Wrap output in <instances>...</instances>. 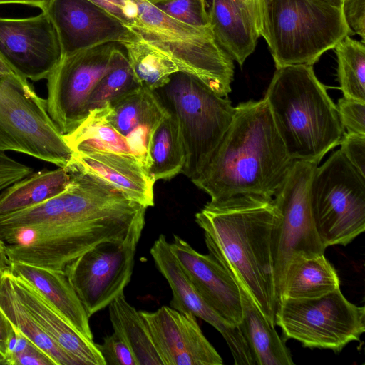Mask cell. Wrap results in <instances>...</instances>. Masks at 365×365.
<instances>
[{
    "label": "cell",
    "mask_w": 365,
    "mask_h": 365,
    "mask_svg": "<svg viewBox=\"0 0 365 365\" xmlns=\"http://www.w3.org/2000/svg\"><path fill=\"white\" fill-rule=\"evenodd\" d=\"M294 160L274 125L267 101L235 106L232 123L210 160L191 181L210 201L250 195L273 198Z\"/></svg>",
    "instance_id": "cell-1"
},
{
    "label": "cell",
    "mask_w": 365,
    "mask_h": 365,
    "mask_svg": "<svg viewBox=\"0 0 365 365\" xmlns=\"http://www.w3.org/2000/svg\"><path fill=\"white\" fill-rule=\"evenodd\" d=\"M277 218L273 198L250 195L210 201L195 214L209 254L241 281L272 326L277 302L272 238Z\"/></svg>",
    "instance_id": "cell-2"
},
{
    "label": "cell",
    "mask_w": 365,
    "mask_h": 365,
    "mask_svg": "<svg viewBox=\"0 0 365 365\" xmlns=\"http://www.w3.org/2000/svg\"><path fill=\"white\" fill-rule=\"evenodd\" d=\"M286 150L294 160L319 163L345 133L336 105L313 66L276 68L264 98Z\"/></svg>",
    "instance_id": "cell-3"
},
{
    "label": "cell",
    "mask_w": 365,
    "mask_h": 365,
    "mask_svg": "<svg viewBox=\"0 0 365 365\" xmlns=\"http://www.w3.org/2000/svg\"><path fill=\"white\" fill-rule=\"evenodd\" d=\"M259 34L276 68L313 66L324 53L353 35L341 6L327 0H261Z\"/></svg>",
    "instance_id": "cell-4"
},
{
    "label": "cell",
    "mask_w": 365,
    "mask_h": 365,
    "mask_svg": "<svg viewBox=\"0 0 365 365\" xmlns=\"http://www.w3.org/2000/svg\"><path fill=\"white\" fill-rule=\"evenodd\" d=\"M134 1L138 16L130 29L170 58L180 72L197 78L217 95L228 97L233 60L216 41L210 25H189L146 0Z\"/></svg>",
    "instance_id": "cell-5"
},
{
    "label": "cell",
    "mask_w": 365,
    "mask_h": 365,
    "mask_svg": "<svg viewBox=\"0 0 365 365\" xmlns=\"http://www.w3.org/2000/svg\"><path fill=\"white\" fill-rule=\"evenodd\" d=\"M66 167L72 150L51 118L46 100L16 73L0 76V151Z\"/></svg>",
    "instance_id": "cell-6"
},
{
    "label": "cell",
    "mask_w": 365,
    "mask_h": 365,
    "mask_svg": "<svg viewBox=\"0 0 365 365\" xmlns=\"http://www.w3.org/2000/svg\"><path fill=\"white\" fill-rule=\"evenodd\" d=\"M185 150L182 174L197 177L210 160L233 119L235 107L203 83L182 72L164 87Z\"/></svg>",
    "instance_id": "cell-7"
},
{
    "label": "cell",
    "mask_w": 365,
    "mask_h": 365,
    "mask_svg": "<svg viewBox=\"0 0 365 365\" xmlns=\"http://www.w3.org/2000/svg\"><path fill=\"white\" fill-rule=\"evenodd\" d=\"M309 202L322 245L346 246L365 230V178L339 149L313 173Z\"/></svg>",
    "instance_id": "cell-8"
},
{
    "label": "cell",
    "mask_w": 365,
    "mask_h": 365,
    "mask_svg": "<svg viewBox=\"0 0 365 365\" xmlns=\"http://www.w3.org/2000/svg\"><path fill=\"white\" fill-rule=\"evenodd\" d=\"M275 325L284 340L338 353L365 331V309L350 302L339 288L319 297L279 302Z\"/></svg>",
    "instance_id": "cell-9"
},
{
    "label": "cell",
    "mask_w": 365,
    "mask_h": 365,
    "mask_svg": "<svg viewBox=\"0 0 365 365\" xmlns=\"http://www.w3.org/2000/svg\"><path fill=\"white\" fill-rule=\"evenodd\" d=\"M145 218V212L140 214L123 239L101 242L66 266L63 271L89 317L108 307L130 282Z\"/></svg>",
    "instance_id": "cell-10"
},
{
    "label": "cell",
    "mask_w": 365,
    "mask_h": 365,
    "mask_svg": "<svg viewBox=\"0 0 365 365\" xmlns=\"http://www.w3.org/2000/svg\"><path fill=\"white\" fill-rule=\"evenodd\" d=\"M318 163L294 160L282 187L273 197L278 212L272 238V257L277 302L284 272L295 257L324 254L314 223L309 186Z\"/></svg>",
    "instance_id": "cell-11"
},
{
    "label": "cell",
    "mask_w": 365,
    "mask_h": 365,
    "mask_svg": "<svg viewBox=\"0 0 365 365\" xmlns=\"http://www.w3.org/2000/svg\"><path fill=\"white\" fill-rule=\"evenodd\" d=\"M121 48L118 43H107L63 55L51 72L47 78V110L63 135L87 118L88 98L114 66Z\"/></svg>",
    "instance_id": "cell-12"
},
{
    "label": "cell",
    "mask_w": 365,
    "mask_h": 365,
    "mask_svg": "<svg viewBox=\"0 0 365 365\" xmlns=\"http://www.w3.org/2000/svg\"><path fill=\"white\" fill-rule=\"evenodd\" d=\"M61 56L57 32L44 11L26 18L0 17V57L19 76L47 79Z\"/></svg>",
    "instance_id": "cell-13"
},
{
    "label": "cell",
    "mask_w": 365,
    "mask_h": 365,
    "mask_svg": "<svg viewBox=\"0 0 365 365\" xmlns=\"http://www.w3.org/2000/svg\"><path fill=\"white\" fill-rule=\"evenodd\" d=\"M43 11L57 32L62 56L107 43L120 44L137 36L88 0H50Z\"/></svg>",
    "instance_id": "cell-14"
},
{
    "label": "cell",
    "mask_w": 365,
    "mask_h": 365,
    "mask_svg": "<svg viewBox=\"0 0 365 365\" xmlns=\"http://www.w3.org/2000/svg\"><path fill=\"white\" fill-rule=\"evenodd\" d=\"M150 255L171 289L170 307L200 318L215 327L225 339L235 365H256L239 326L229 324L205 302L172 252L164 235L154 242Z\"/></svg>",
    "instance_id": "cell-15"
},
{
    "label": "cell",
    "mask_w": 365,
    "mask_h": 365,
    "mask_svg": "<svg viewBox=\"0 0 365 365\" xmlns=\"http://www.w3.org/2000/svg\"><path fill=\"white\" fill-rule=\"evenodd\" d=\"M163 365H221L222 357L204 336L196 317L163 306L140 311Z\"/></svg>",
    "instance_id": "cell-16"
},
{
    "label": "cell",
    "mask_w": 365,
    "mask_h": 365,
    "mask_svg": "<svg viewBox=\"0 0 365 365\" xmlns=\"http://www.w3.org/2000/svg\"><path fill=\"white\" fill-rule=\"evenodd\" d=\"M170 249L205 302L225 321L238 326L242 307L237 284L210 254L197 252L187 242L173 235Z\"/></svg>",
    "instance_id": "cell-17"
},
{
    "label": "cell",
    "mask_w": 365,
    "mask_h": 365,
    "mask_svg": "<svg viewBox=\"0 0 365 365\" xmlns=\"http://www.w3.org/2000/svg\"><path fill=\"white\" fill-rule=\"evenodd\" d=\"M7 273L18 299L60 347L81 365H106L93 339L78 332L31 284Z\"/></svg>",
    "instance_id": "cell-18"
},
{
    "label": "cell",
    "mask_w": 365,
    "mask_h": 365,
    "mask_svg": "<svg viewBox=\"0 0 365 365\" xmlns=\"http://www.w3.org/2000/svg\"><path fill=\"white\" fill-rule=\"evenodd\" d=\"M70 163L147 208L154 205L155 181L135 156L112 152L73 153Z\"/></svg>",
    "instance_id": "cell-19"
},
{
    "label": "cell",
    "mask_w": 365,
    "mask_h": 365,
    "mask_svg": "<svg viewBox=\"0 0 365 365\" xmlns=\"http://www.w3.org/2000/svg\"><path fill=\"white\" fill-rule=\"evenodd\" d=\"M109 123L133 148L148 147L153 131L169 110L155 91L138 86L106 106Z\"/></svg>",
    "instance_id": "cell-20"
},
{
    "label": "cell",
    "mask_w": 365,
    "mask_h": 365,
    "mask_svg": "<svg viewBox=\"0 0 365 365\" xmlns=\"http://www.w3.org/2000/svg\"><path fill=\"white\" fill-rule=\"evenodd\" d=\"M8 270L31 284L78 332L93 339L90 317L63 270L12 262Z\"/></svg>",
    "instance_id": "cell-21"
},
{
    "label": "cell",
    "mask_w": 365,
    "mask_h": 365,
    "mask_svg": "<svg viewBox=\"0 0 365 365\" xmlns=\"http://www.w3.org/2000/svg\"><path fill=\"white\" fill-rule=\"evenodd\" d=\"M237 284L242 307L238 325L249 346L256 365H292L294 363L284 340L278 335L241 281L227 267Z\"/></svg>",
    "instance_id": "cell-22"
},
{
    "label": "cell",
    "mask_w": 365,
    "mask_h": 365,
    "mask_svg": "<svg viewBox=\"0 0 365 365\" xmlns=\"http://www.w3.org/2000/svg\"><path fill=\"white\" fill-rule=\"evenodd\" d=\"M207 12L216 41L242 66L259 37L255 26L232 0H210Z\"/></svg>",
    "instance_id": "cell-23"
},
{
    "label": "cell",
    "mask_w": 365,
    "mask_h": 365,
    "mask_svg": "<svg viewBox=\"0 0 365 365\" xmlns=\"http://www.w3.org/2000/svg\"><path fill=\"white\" fill-rule=\"evenodd\" d=\"M339 285L338 274L324 254L295 257L287 265L278 302L322 297Z\"/></svg>",
    "instance_id": "cell-24"
},
{
    "label": "cell",
    "mask_w": 365,
    "mask_h": 365,
    "mask_svg": "<svg viewBox=\"0 0 365 365\" xmlns=\"http://www.w3.org/2000/svg\"><path fill=\"white\" fill-rule=\"evenodd\" d=\"M70 181L68 166L32 173L0 192V215L46 201L63 192Z\"/></svg>",
    "instance_id": "cell-25"
},
{
    "label": "cell",
    "mask_w": 365,
    "mask_h": 365,
    "mask_svg": "<svg viewBox=\"0 0 365 365\" xmlns=\"http://www.w3.org/2000/svg\"><path fill=\"white\" fill-rule=\"evenodd\" d=\"M108 307L114 333L128 346L138 365H163L140 312L128 302L124 294Z\"/></svg>",
    "instance_id": "cell-26"
},
{
    "label": "cell",
    "mask_w": 365,
    "mask_h": 365,
    "mask_svg": "<svg viewBox=\"0 0 365 365\" xmlns=\"http://www.w3.org/2000/svg\"><path fill=\"white\" fill-rule=\"evenodd\" d=\"M185 150L177 120L169 110L156 127L149 145L148 174L155 181L182 173Z\"/></svg>",
    "instance_id": "cell-27"
},
{
    "label": "cell",
    "mask_w": 365,
    "mask_h": 365,
    "mask_svg": "<svg viewBox=\"0 0 365 365\" xmlns=\"http://www.w3.org/2000/svg\"><path fill=\"white\" fill-rule=\"evenodd\" d=\"M0 308L12 325L53 359L56 365H81L40 327L18 299L11 284L7 270L0 280Z\"/></svg>",
    "instance_id": "cell-28"
},
{
    "label": "cell",
    "mask_w": 365,
    "mask_h": 365,
    "mask_svg": "<svg viewBox=\"0 0 365 365\" xmlns=\"http://www.w3.org/2000/svg\"><path fill=\"white\" fill-rule=\"evenodd\" d=\"M106 113V106L91 110L76 129L63 135L72 153L112 152L135 156L126 138L109 123Z\"/></svg>",
    "instance_id": "cell-29"
},
{
    "label": "cell",
    "mask_w": 365,
    "mask_h": 365,
    "mask_svg": "<svg viewBox=\"0 0 365 365\" xmlns=\"http://www.w3.org/2000/svg\"><path fill=\"white\" fill-rule=\"evenodd\" d=\"M138 84L155 91L164 88L171 76L179 72L177 65L168 56L138 35L120 43Z\"/></svg>",
    "instance_id": "cell-30"
},
{
    "label": "cell",
    "mask_w": 365,
    "mask_h": 365,
    "mask_svg": "<svg viewBox=\"0 0 365 365\" xmlns=\"http://www.w3.org/2000/svg\"><path fill=\"white\" fill-rule=\"evenodd\" d=\"M334 49L343 96L365 102V43L347 36Z\"/></svg>",
    "instance_id": "cell-31"
},
{
    "label": "cell",
    "mask_w": 365,
    "mask_h": 365,
    "mask_svg": "<svg viewBox=\"0 0 365 365\" xmlns=\"http://www.w3.org/2000/svg\"><path fill=\"white\" fill-rule=\"evenodd\" d=\"M140 86L130 66L125 49L122 46L113 68L96 83L88 100V110L101 108L110 101Z\"/></svg>",
    "instance_id": "cell-32"
},
{
    "label": "cell",
    "mask_w": 365,
    "mask_h": 365,
    "mask_svg": "<svg viewBox=\"0 0 365 365\" xmlns=\"http://www.w3.org/2000/svg\"><path fill=\"white\" fill-rule=\"evenodd\" d=\"M4 361L5 365H56L53 359L14 327L9 340Z\"/></svg>",
    "instance_id": "cell-33"
},
{
    "label": "cell",
    "mask_w": 365,
    "mask_h": 365,
    "mask_svg": "<svg viewBox=\"0 0 365 365\" xmlns=\"http://www.w3.org/2000/svg\"><path fill=\"white\" fill-rule=\"evenodd\" d=\"M153 4L170 17L195 26L210 24L206 0H158Z\"/></svg>",
    "instance_id": "cell-34"
},
{
    "label": "cell",
    "mask_w": 365,
    "mask_h": 365,
    "mask_svg": "<svg viewBox=\"0 0 365 365\" xmlns=\"http://www.w3.org/2000/svg\"><path fill=\"white\" fill-rule=\"evenodd\" d=\"M336 108L344 130L365 135V102L343 96L339 99Z\"/></svg>",
    "instance_id": "cell-35"
},
{
    "label": "cell",
    "mask_w": 365,
    "mask_h": 365,
    "mask_svg": "<svg viewBox=\"0 0 365 365\" xmlns=\"http://www.w3.org/2000/svg\"><path fill=\"white\" fill-rule=\"evenodd\" d=\"M97 346L106 365H138L128 346L114 332Z\"/></svg>",
    "instance_id": "cell-36"
},
{
    "label": "cell",
    "mask_w": 365,
    "mask_h": 365,
    "mask_svg": "<svg viewBox=\"0 0 365 365\" xmlns=\"http://www.w3.org/2000/svg\"><path fill=\"white\" fill-rule=\"evenodd\" d=\"M339 145L344 157L365 178V135L344 133Z\"/></svg>",
    "instance_id": "cell-37"
},
{
    "label": "cell",
    "mask_w": 365,
    "mask_h": 365,
    "mask_svg": "<svg viewBox=\"0 0 365 365\" xmlns=\"http://www.w3.org/2000/svg\"><path fill=\"white\" fill-rule=\"evenodd\" d=\"M341 9L352 34H358L365 43V0H342Z\"/></svg>",
    "instance_id": "cell-38"
},
{
    "label": "cell",
    "mask_w": 365,
    "mask_h": 365,
    "mask_svg": "<svg viewBox=\"0 0 365 365\" xmlns=\"http://www.w3.org/2000/svg\"><path fill=\"white\" fill-rule=\"evenodd\" d=\"M88 1L115 17L129 29L138 16V6L134 0Z\"/></svg>",
    "instance_id": "cell-39"
},
{
    "label": "cell",
    "mask_w": 365,
    "mask_h": 365,
    "mask_svg": "<svg viewBox=\"0 0 365 365\" xmlns=\"http://www.w3.org/2000/svg\"><path fill=\"white\" fill-rule=\"evenodd\" d=\"M34 173L31 167L23 164L0 151V192L14 182Z\"/></svg>",
    "instance_id": "cell-40"
},
{
    "label": "cell",
    "mask_w": 365,
    "mask_h": 365,
    "mask_svg": "<svg viewBox=\"0 0 365 365\" xmlns=\"http://www.w3.org/2000/svg\"><path fill=\"white\" fill-rule=\"evenodd\" d=\"M252 21L258 33L260 24L261 0H232Z\"/></svg>",
    "instance_id": "cell-41"
},
{
    "label": "cell",
    "mask_w": 365,
    "mask_h": 365,
    "mask_svg": "<svg viewBox=\"0 0 365 365\" xmlns=\"http://www.w3.org/2000/svg\"><path fill=\"white\" fill-rule=\"evenodd\" d=\"M14 327L0 308V355L4 359Z\"/></svg>",
    "instance_id": "cell-42"
},
{
    "label": "cell",
    "mask_w": 365,
    "mask_h": 365,
    "mask_svg": "<svg viewBox=\"0 0 365 365\" xmlns=\"http://www.w3.org/2000/svg\"><path fill=\"white\" fill-rule=\"evenodd\" d=\"M50 0H0V4H21L37 7L43 11Z\"/></svg>",
    "instance_id": "cell-43"
},
{
    "label": "cell",
    "mask_w": 365,
    "mask_h": 365,
    "mask_svg": "<svg viewBox=\"0 0 365 365\" xmlns=\"http://www.w3.org/2000/svg\"><path fill=\"white\" fill-rule=\"evenodd\" d=\"M10 261L6 252L4 242L0 240V280L4 272L9 269Z\"/></svg>",
    "instance_id": "cell-44"
},
{
    "label": "cell",
    "mask_w": 365,
    "mask_h": 365,
    "mask_svg": "<svg viewBox=\"0 0 365 365\" xmlns=\"http://www.w3.org/2000/svg\"><path fill=\"white\" fill-rule=\"evenodd\" d=\"M16 73L9 65L0 57V76Z\"/></svg>",
    "instance_id": "cell-45"
},
{
    "label": "cell",
    "mask_w": 365,
    "mask_h": 365,
    "mask_svg": "<svg viewBox=\"0 0 365 365\" xmlns=\"http://www.w3.org/2000/svg\"><path fill=\"white\" fill-rule=\"evenodd\" d=\"M328 1L331 2V4L341 6L342 0H327Z\"/></svg>",
    "instance_id": "cell-46"
},
{
    "label": "cell",
    "mask_w": 365,
    "mask_h": 365,
    "mask_svg": "<svg viewBox=\"0 0 365 365\" xmlns=\"http://www.w3.org/2000/svg\"><path fill=\"white\" fill-rule=\"evenodd\" d=\"M0 365H5L4 359L0 355Z\"/></svg>",
    "instance_id": "cell-47"
},
{
    "label": "cell",
    "mask_w": 365,
    "mask_h": 365,
    "mask_svg": "<svg viewBox=\"0 0 365 365\" xmlns=\"http://www.w3.org/2000/svg\"><path fill=\"white\" fill-rule=\"evenodd\" d=\"M148 1V2H150V4H154L155 2H156L158 0H146Z\"/></svg>",
    "instance_id": "cell-48"
}]
</instances>
